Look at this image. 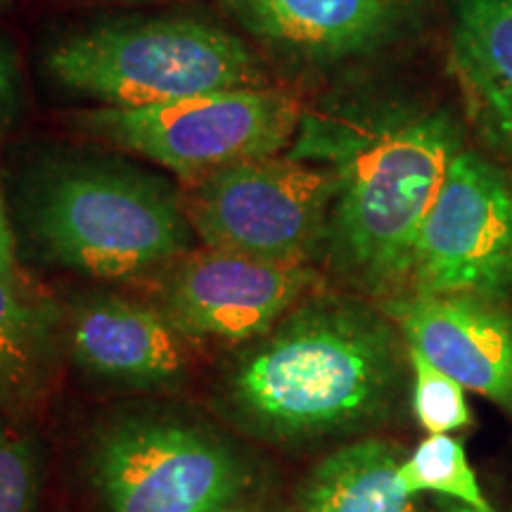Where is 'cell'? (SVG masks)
<instances>
[{"mask_svg":"<svg viewBox=\"0 0 512 512\" xmlns=\"http://www.w3.org/2000/svg\"><path fill=\"white\" fill-rule=\"evenodd\" d=\"M290 157L337 176L330 261L349 283L389 299L413 278L415 245L448 164L456 131L446 114L389 110L304 119Z\"/></svg>","mask_w":512,"mask_h":512,"instance_id":"cell-1","label":"cell"},{"mask_svg":"<svg viewBox=\"0 0 512 512\" xmlns=\"http://www.w3.org/2000/svg\"><path fill=\"white\" fill-rule=\"evenodd\" d=\"M401 356L387 318L347 297H313L240 356L226 403L240 425L294 441L373 425L389 413Z\"/></svg>","mask_w":512,"mask_h":512,"instance_id":"cell-2","label":"cell"},{"mask_svg":"<svg viewBox=\"0 0 512 512\" xmlns=\"http://www.w3.org/2000/svg\"><path fill=\"white\" fill-rule=\"evenodd\" d=\"M46 69L105 107H147L261 81L238 36L188 17L112 22L57 41Z\"/></svg>","mask_w":512,"mask_h":512,"instance_id":"cell-3","label":"cell"},{"mask_svg":"<svg viewBox=\"0 0 512 512\" xmlns=\"http://www.w3.org/2000/svg\"><path fill=\"white\" fill-rule=\"evenodd\" d=\"M31 226L50 259L93 278H128L181 256L190 221L155 176L112 164H64L43 178Z\"/></svg>","mask_w":512,"mask_h":512,"instance_id":"cell-4","label":"cell"},{"mask_svg":"<svg viewBox=\"0 0 512 512\" xmlns=\"http://www.w3.org/2000/svg\"><path fill=\"white\" fill-rule=\"evenodd\" d=\"M302 124L297 100L266 88H235L147 107H102L88 133L197 181L223 166L278 155Z\"/></svg>","mask_w":512,"mask_h":512,"instance_id":"cell-5","label":"cell"},{"mask_svg":"<svg viewBox=\"0 0 512 512\" xmlns=\"http://www.w3.org/2000/svg\"><path fill=\"white\" fill-rule=\"evenodd\" d=\"M337 176L294 157H261L197 178L185 216L211 249L306 264L325 245Z\"/></svg>","mask_w":512,"mask_h":512,"instance_id":"cell-6","label":"cell"},{"mask_svg":"<svg viewBox=\"0 0 512 512\" xmlns=\"http://www.w3.org/2000/svg\"><path fill=\"white\" fill-rule=\"evenodd\" d=\"M91 479L110 512H240L247 470L207 430L136 415L95 437Z\"/></svg>","mask_w":512,"mask_h":512,"instance_id":"cell-7","label":"cell"},{"mask_svg":"<svg viewBox=\"0 0 512 512\" xmlns=\"http://www.w3.org/2000/svg\"><path fill=\"white\" fill-rule=\"evenodd\" d=\"M413 290L496 299L512 285V188L482 157L456 152L422 221Z\"/></svg>","mask_w":512,"mask_h":512,"instance_id":"cell-8","label":"cell"},{"mask_svg":"<svg viewBox=\"0 0 512 512\" xmlns=\"http://www.w3.org/2000/svg\"><path fill=\"white\" fill-rule=\"evenodd\" d=\"M316 283L304 264H273L209 247L171 268L159 313L181 337L247 342L271 332Z\"/></svg>","mask_w":512,"mask_h":512,"instance_id":"cell-9","label":"cell"},{"mask_svg":"<svg viewBox=\"0 0 512 512\" xmlns=\"http://www.w3.org/2000/svg\"><path fill=\"white\" fill-rule=\"evenodd\" d=\"M384 316L465 389L512 408V320L489 299L408 292L384 299Z\"/></svg>","mask_w":512,"mask_h":512,"instance_id":"cell-10","label":"cell"},{"mask_svg":"<svg viewBox=\"0 0 512 512\" xmlns=\"http://www.w3.org/2000/svg\"><path fill=\"white\" fill-rule=\"evenodd\" d=\"M249 34L299 62H337L392 36L401 0H219Z\"/></svg>","mask_w":512,"mask_h":512,"instance_id":"cell-11","label":"cell"},{"mask_svg":"<svg viewBox=\"0 0 512 512\" xmlns=\"http://www.w3.org/2000/svg\"><path fill=\"white\" fill-rule=\"evenodd\" d=\"M69 347L86 373L126 387H166L185 368L181 335L159 309L119 297L81 304L69 325Z\"/></svg>","mask_w":512,"mask_h":512,"instance_id":"cell-12","label":"cell"},{"mask_svg":"<svg viewBox=\"0 0 512 512\" xmlns=\"http://www.w3.org/2000/svg\"><path fill=\"white\" fill-rule=\"evenodd\" d=\"M453 62L477 119L512 159V0H458Z\"/></svg>","mask_w":512,"mask_h":512,"instance_id":"cell-13","label":"cell"},{"mask_svg":"<svg viewBox=\"0 0 512 512\" xmlns=\"http://www.w3.org/2000/svg\"><path fill=\"white\" fill-rule=\"evenodd\" d=\"M401 451L366 439L337 448L306 479L302 512H420L399 477Z\"/></svg>","mask_w":512,"mask_h":512,"instance_id":"cell-14","label":"cell"},{"mask_svg":"<svg viewBox=\"0 0 512 512\" xmlns=\"http://www.w3.org/2000/svg\"><path fill=\"white\" fill-rule=\"evenodd\" d=\"M55 320L15 271L0 275V408L24 406L46 387L57 361Z\"/></svg>","mask_w":512,"mask_h":512,"instance_id":"cell-15","label":"cell"},{"mask_svg":"<svg viewBox=\"0 0 512 512\" xmlns=\"http://www.w3.org/2000/svg\"><path fill=\"white\" fill-rule=\"evenodd\" d=\"M401 484L408 494L425 491L451 496L477 512H494L486 501L475 470L467 463L465 448L448 434H430L399 467Z\"/></svg>","mask_w":512,"mask_h":512,"instance_id":"cell-16","label":"cell"},{"mask_svg":"<svg viewBox=\"0 0 512 512\" xmlns=\"http://www.w3.org/2000/svg\"><path fill=\"white\" fill-rule=\"evenodd\" d=\"M413 368V411L430 434H448L470 425L472 415L465 403V387L408 347Z\"/></svg>","mask_w":512,"mask_h":512,"instance_id":"cell-17","label":"cell"},{"mask_svg":"<svg viewBox=\"0 0 512 512\" xmlns=\"http://www.w3.org/2000/svg\"><path fill=\"white\" fill-rule=\"evenodd\" d=\"M43 482L38 441L0 422V512H34Z\"/></svg>","mask_w":512,"mask_h":512,"instance_id":"cell-18","label":"cell"},{"mask_svg":"<svg viewBox=\"0 0 512 512\" xmlns=\"http://www.w3.org/2000/svg\"><path fill=\"white\" fill-rule=\"evenodd\" d=\"M15 271V240H12V230L5 216V204L0 197V275Z\"/></svg>","mask_w":512,"mask_h":512,"instance_id":"cell-19","label":"cell"},{"mask_svg":"<svg viewBox=\"0 0 512 512\" xmlns=\"http://www.w3.org/2000/svg\"><path fill=\"white\" fill-rule=\"evenodd\" d=\"M12 79H15V74H12V62H10L8 53L0 48V121H3L5 114L10 112L12 93H15Z\"/></svg>","mask_w":512,"mask_h":512,"instance_id":"cell-20","label":"cell"},{"mask_svg":"<svg viewBox=\"0 0 512 512\" xmlns=\"http://www.w3.org/2000/svg\"><path fill=\"white\" fill-rule=\"evenodd\" d=\"M446 512H477V510L467 508V505H460V508H451V510H446Z\"/></svg>","mask_w":512,"mask_h":512,"instance_id":"cell-21","label":"cell"},{"mask_svg":"<svg viewBox=\"0 0 512 512\" xmlns=\"http://www.w3.org/2000/svg\"><path fill=\"white\" fill-rule=\"evenodd\" d=\"M117 3H155V0H117Z\"/></svg>","mask_w":512,"mask_h":512,"instance_id":"cell-22","label":"cell"},{"mask_svg":"<svg viewBox=\"0 0 512 512\" xmlns=\"http://www.w3.org/2000/svg\"><path fill=\"white\" fill-rule=\"evenodd\" d=\"M256 512H264V510H256Z\"/></svg>","mask_w":512,"mask_h":512,"instance_id":"cell-23","label":"cell"}]
</instances>
